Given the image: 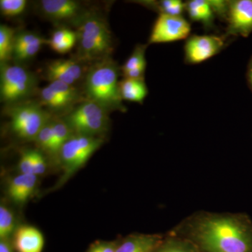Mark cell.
Listing matches in <instances>:
<instances>
[{"label":"cell","mask_w":252,"mask_h":252,"mask_svg":"<svg viewBox=\"0 0 252 252\" xmlns=\"http://www.w3.org/2000/svg\"><path fill=\"white\" fill-rule=\"evenodd\" d=\"M170 235L189 240L201 252H252V220L245 213L196 212Z\"/></svg>","instance_id":"cell-1"},{"label":"cell","mask_w":252,"mask_h":252,"mask_svg":"<svg viewBox=\"0 0 252 252\" xmlns=\"http://www.w3.org/2000/svg\"><path fill=\"white\" fill-rule=\"evenodd\" d=\"M74 26L77 36L78 61L94 63L110 58L112 36L104 17L89 10Z\"/></svg>","instance_id":"cell-2"},{"label":"cell","mask_w":252,"mask_h":252,"mask_svg":"<svg viewBox=\"0 0 252 252\" xmlns=\"http://www.w3.org/2000/svg\"><path fill=\"white\" fill-rule=\"evenodd\" d=\"M119 68L111 58L94 63L86 74L84 89L88 99L96 102L109 112H126L119 91Z\"/></svg>","instance_id":"cell-3"},{"label":"cell","mask_w":252,"mask_h":252,"mask_svg":"<svg viewBox=\"0 0 252 252\" xmlns=\"http://www.w3.org/2000/svg\"><path fill=\"white\" fill-rule=\"evenodd\" d=\"M109 112L87 99L77 104L63 119L76 135L100 137L109 130Z\"/></svg>","instance_id":"cell-4"},{"label":"cell","mask_w":252,"mask_h":252,"mask_svg":"<svg viewBox=\"0 0 252 252\" xmlns=\"http://www.w3.org/2000/svg\"><path fill=\"white\" fill-rule=\"evenodd\" d=\"M36 87L35 76L18 64H1L0 95L1 100L10 105L24 102Z\"/></svg>","instance_id":"cell-5"},{"label":"cell","mask_w":252,"mask_h":252,"mask_svg":"<svg viewBox=\"0 0 252 252\" xmlns=\"http://www.w3.org/2000/svg\"><path fill=\"white\" fill-rule=\"evenodd\" d=\"M8 109L11 130L23 140H35L41 129L52 118L41 105L34 102H21L11 105Z\"/></svg>","instance_id":"cell-6"},{"label":"cell","mask_w":252,"mask_h":252,"mask_svg":"<svg viewBox=\"0 0 252 252\" xmlns=\"http://www.w3.org/2000/svg\"><path fill=\"white\" fill-rule=\"evenodd\" d=\"M102 144L101 137L74 134L63 144L58 155L64 170L63 182L84 166Z\"/></svg>","instance_id":"cell-7"},{"label":"cell","mask_w":252,"mask_h":252,"mask_svg":"<svg viewBox=\"0 0 252 252\" xmlns=\"http://www.w3.org/2000/svg\"><path fill=\"white\" fill-rule=\"evenodd\" d=\"M190 23L182 16L159 14L154 23L149 44L171 43L187 39L190 34Z\"/></svg>","instance_id":"cell-8"},{"label":"cell","mask_w":252,"mask_h":252,"mask_svg":"<svg viewBox=\"0 0 252 252\" xmlns=\"http://www.w3.org/2000/svg\"><path fill=\"white\" fill-rule=\"evenodd\" d=\"M225 38L217 35L190 36L185 46L186 63L199 64L216 56L224 47Z\"/></svg>","instance_id":"cell-9"},{"label":"cell","mask_w":252,"mask_h":252,"mask_svg":"<svg viewBox=\"0 0 252 252\" xmlns=\"http://www.w3.org/2000/svg\"><path fill=\"white\" fill-rule=\"evenodd\" d=\"M39 9L43 15L55 23H69L73 26L89 10L74 0H42Z\"/></svg>","instance_id":"cell-10"},{"label":"cell","mask_w":252,"mask_h":252,"mask_svg":"<svg viewBox=\"0 0 252 252\" xmlns=\"http://www.w3.org/2000/svg\"><path fill=\"white\" fill-rule=\"evenodd\" d=\"M228 27L225 37H248L252 32V0L229 1Z\"/></svg>","instance_id":"cell-11"},{"label":"cell","mask_w":252,"mask_h":252,"mask_svg":"<svg viewBox=\"0 0 252 252\" xmlns=\"http://www.w3.org/2000/svg\"><path fill=\"white\" fill-rule=\"evenodd\" d=\"M83 75L84 68L78 60H56L46 66V77L50 82L59 81L74 85Z\"/></svg>","instance_id":"cell-12"},{"label":"cell","mask_w":252,"mask_h":252,"mask_svg":"<svg viewBox=\"0 0 252 252\" xmlns=\"http://www.w3.org/2000/svg\"><path fill=\"white\" fill-rule=\"evenodd\" d=\"M13 245L16 252H42L44 238L35 227L21 225L15 231Z\"/></svg>","instance_id":"cell-13"},{"label":"cell","mask_w":252,"mask_h":252,"mask_svg":"<svg viewBox=\"0 0 252 252\" xmlns=\"http://www.w3.org/2000/svg\"><path fill=\"white\" fill-rule=\"evenodd\" d=\"M163 240L157 234L128 235L117 243V252H155Z\"/></svg>","instance_id":"cell-14"},{"label":"cell","mask_w":252,"mask_h":252,"mask_svg":"<svg viewBox=\"0 0 252 252\" xmlns=\"http://www.w3.org/2000/svg\"><path fill=\"white\" fill-rule=\"evenodd\" d=\"M36 183L37 176L19 174L10 181L8 194L15 203H25L34 193Z\"/></svg>","instance_id":"cell-15"},{"label":"cell","mask_w":252,"mask_h":252,"mask_svg":"<svg viewBox=\"0 0 252 252\" xmlns=\"http://www.w3.org/2000/svg\"><path fill=\"white\" fill-rule=\"evenodd\" d=\"M186 11L194 22L202 23L205 28L214 27L215 12L208 0H191L186 3Z\"/></svg>","instance_id":"cell-16"},{"label":"cell","mask_w":252,"mask_h":252,"mask_svg":"<svg viewBox=\"0 0 252 252\" xmlns=\"http://www.w3.org/2000/svg\"><path fill=\"white\" fill-rule=\"evenodd\" d=\"M121 97L124 100L143 103L148 94V89L144 79H133L124 78L119 81Z\"/></svg>","instance_id":"cell-17"},{"label":"cell","mask_w":252,"mask_h":252,"mask_svg":"<svg viewBox=\"0 0 252 252\" xmlns=\"http://www.w3.org/2000/svg\"><path fill=\"white\" fill-rule=\"evenodd\" d=\"M77 36L75 31L62 28L54 32L48 41V44L55 52L64 54L70 51L77 44Z\"/></svg>","instance_id":"cell-18"},{"label":"cell","mask_w":252,"mask_h":252,"mask_svg":"<svg viewBox=\"0 0 252 252\" xmlns=\"http://www.w3.org/2000/svg\"><path fill=\"white\" fill-rule=\"evenodd\" d=\"M142 4L149 9H153L159 14L182 16L186 10V3L180 0H161V1H144Z\"/></svg>","instance_id":"cell-19"},{"label":"cell","mask_w":252,"mask_h":252,"mask_svg":"<svg viewBox=\"0 0 252 252\" xmlns=\"http://www.w3.org/2000/svg\"><path fill=\"white\" fill-rule=\"evenodd\" d=\"M49 86L51 90L56 93L66 102L71 109L74 108L77 104L81 102L80 94L73 85L66 84L62 81H55L50 82Z\"/></svg>","instance_id":"cell-20"},{"label":"cell","mask_w":252,"mask_h":252,"mask_svg":"<svg viewBox=\"0 0 252 252\" xmlns=\"http://www.w3.org/2000/svg\"><path fill=\"white\" fill-rule=\"evenodd\" d=\"M16 31L13 28L1 25L0 26V62L8 63L12 59Z\"/></svg>","instance_id":"cell-21"},{"label":"cell","mask_w":252,"mask_h":252,"mask_svg":"<svg viewBox=\"0 0 252 252\" xmlns=\"http://www.w3.org/2000/svg\"><path fill=\"white\" fill-rule=\"evenodd\" d=\"M155 252H201L193 243L186 239L169 235Z\"/></svg>","instance_id":"cell-22"},{"label":"cell","mask_w":252,"mask_h":252,"mask_svg":"<svg viewBox=\"0 0 252 252\" xmlns=\"http://www.w3.org/2000/svg\"><path fill=\"white\" fill-rule=\"evenodd\" d=\"M53 131H54V152L53 155H59L63 144L74 135L72 129L63 119H53Z\"/></svg>","instance_id":"cell-23"},{"label":"cell","mask_w":252,"mask_h":252,"mask_svg":"<svg viewBox=\"0 0 252 252\" xmlns=\"http://www.w3.org/2000/svg\"><path fill=\"white\" fill-rule=\"evenodd\" d=\"M39 98L41 104L52 112H65L67 114L72 110L63 99L50 89L49 86L41 89L39 93Z\"/></svg>","instance_id":"cell-24"},{"label":"cell","mask_w":252,"mask_h":252,"mask_svg":"<svg viewBox=\"0 0 252 252\" xmlns=\"http://www.w3.org/2000/svg\"><path fill=\"white\" fill-rule=\"evenodd\" d=\"M16 230L14 213L1 204L0 206V240L10 239Z\"/></svg>","instance_id":"cell-25"},{"label":"cell","mask_w":252,"mask_h":252,"mask_svg":"<svg viewBox=\"0 0 252 252\" xmlns=\"http://www.w3.org/2000/svg\"><path fill=\"white\" fill-rule=\"evenodd\" d=\"M147 47V45H141V44L136 46L128 59L126 60V62L121 67L123 74L135 68L147 64L145 59V51Z\"/></svg>","instance_id":"cell-26"},{"label":"cell","mask_w":252,"mask_h":252,"mask_svg":"<svg viewBox=\"0 0 252 252\" xmlns=\"http://www.w3.org/2000/svg\"><path fill=\"white\" fill-rule=\"evenodd\" d=\"M51 120H52V118L43 127L38 135L36 136L34 141L41 149L53 155V152H54V131H53Z\"/></svg>","instance_id":"cell-27"},{"label":"cell","mask_w":252,"mask_h":252,"mask_svg":"<svg viewBox=\"0 0 252 252\" xmlns=\"http://www.w3.org/2000/svg\"><path fill=\"white\" fill-rule=\"evenodd\" d=\"M26 0H1L0 10L1 14L6 17H15L22 14L26 9Z\"/></svg>","instance_id":"cell-28"},{"label":"cell","mask_w":252,"mask_h":252,"mask_svg":"<svg viewBox=\"0 0 252 252\" xmlns=\"http://www.w3.org/2000/svg\"><path fill=\"white\" fill-rule=\"evenodd\" d=\"M41 36L33 32L23 31L16 33L14 39V51H13V57L19 54L25 48L27 47L32 43L37 40Z\"/></svg>","instance_id":"cell-29"},{"label":"cell","mask_w":252,"mask_h":252,"mask_svg":"<svg viewBox=\"0 0 252 252\" xmlns=\"http://www.w3.org/2000/svg\"><path fill=\"white\" fill-rule=\"evenodd\" d=\"M45 42V39L41 36L37 40L34 41V42L30 44L29 46H28L27 47L25 48L19 54L14 56L12 59L18 64H20V63L30 61V60L33 59L38 54L41 46Z\"/></svg>","instance_id":"cell-30"},{"label":"cell","mask_w":252,"mask_h":252,"mask_svg":"<svg viewBox=\"0 0 252 252\" xmlns=\"http://www.w3.org/2000/svg\"><path fill=\"white\" fill-rule=\"evenodd\" d=\"M18 167L21 173L34 175L33 174L32 150L25 151L23 152L20 158Z\"/></svg>","instance_id":"cell-31"},{"label":"cell","mask_w":252,"mask_h":252,"mask_svg":"<svg viewBox=\"0 0 252 252\" xmlns=\"http://www.w3.org/2000/svg\"><path fill=\"white\" fill-rule=\"evenodd\" d=\"M215 14L223 19H228L229 11V1L223 0H208Z\"/></svg>","instance_id":"cell-32"},{"label":"cell","mask_w":252,"mask_h":252,"mask_svg":"<svg viewBox=\"0 0 252 252\" xmlns=\"http://www.w3.org/2000/svg\"><path fill=\"white\" fill-rule=\"evenodd\" d=\"M33 174L36 176L43 175L46 170L45 158L39 151L32 150Z\"/></svg>","instance_id":"cell-33"},{"label":"cell","mask_w":252,"mask_h":252,"mask_svg":"<svg viewBox=\"0 0 252 252\" xmlns=\"http://www.w3.org/2000/svg\"><path fill=\"white\" fill-rule=\"evenodd\" d=\"M117 242L97 241L86 252H117Z\"/></svg>","instance_id":"cell-34"},{"label":"cell","mask_w":252,"mask_h":252,"mask_svg":"<svg viewBox=\"0 0 252 252\" xmlns=\"http://www.w3.org/2000/svg\"><path fill=\"white\" fill-rule=\"evenodd\" d=\"M15 248L13 243L9 239L0 240V252H15Z\"/></svg>","instance_id":"cell-35"},{"label":"cell","mask_w":252,"mask_h":252,"mask_svg":"<svg viewBox=\"0 0 252 252\" xmlns=\"http://www.w3.org/2000/svg\"><path fill=\"white\" fill-rule=\"evenodd\" d=\"M247 79H248L249 86L252 91V56L250 59L248 66V71H247Z\"/></svg>","instance_id":"cell-36"}]
</instances>
